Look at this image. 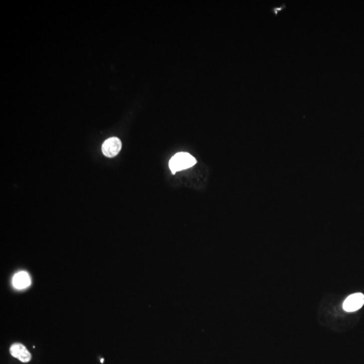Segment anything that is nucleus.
I'll return each mask as SVG.
<instances>
[{
	"label": "nucleus",
	"instance_id": "nucleus-6",
	"mask_svg": "<svg viewBox=\"0 0 364 364\" xmlns=\"http://www.w3.org/2000/svg\"><path fill=\"white\" fill-rule=\"evenodd\" d=\"M286 4H285V3H283V4H281L280 6L273 7V8L271 9V10L273 11V14H275L276 16H277L278 14H279L281 11L284 10V9L286 8Z\"/></svg>",
	"mask_w": 364,
	"mask_h": 364
},
{
	"label": "nucleus",
	"instance_id": "nucleus-4",
	"mask_svg": "<svg viewBox=\"0 0 364 364\" xmlns=\"http://www.w3.org/2000/svg\"><path fill=\"white\" fill-rule=\"evenodd\" d=\"M9 352L13 357L16 358L23 363H27L31 360V354L28 352L26 347L23 346L22 344H13L11 346Z\"/></svg>",
	"mask_w": 364,
	"mask_h": 364
},
{
	"label": "nucleus",
	"instance_id": "nucleus-5",
	"mask_svg": "<svg viewBox=\"0 0 364 364\" xmlns=\"http://www.w3.org/2000/svg\"><path fill=\"white\" fill-rule=\"evenodd\" d=\"M30 285V278L25 271L16 273L13 278V285L18 289H25Z\"/></svg>",
	"mask_w": 364,
	"mask_h": 364
},
{
	"label": "nucleus",
	"instance_id": "nucleus-1",
	"mask_svg": "<svg viewBox=\"0 0 364 364\" xmlns=\"http://www.w3.org/2000/svg\"><path fill=\"white\" fill-rule=\"evenodd\" d=\"M197 163L196 159L187 153H178L174 155L169 163L172 174L187 170L194 166Z\"/></svg>",
	"mask_w": 364,
	"mask_h": 364
},
{
	"label": "nucleus",
	"instance_id": "nucleus-3",
	"mask_svg": "<svg viewBox=\"0 0 364 364\" xmlns=\"http://www.w3.org/2000/svg\"><path fill=\"white\" fill-rule=\"evenodd\" d=\"M122 149V142L118 138L112 137L106 140L102 145L103 155L107 157H116Z\"/></svg>",
	"mask_w": 364,
	"mask_h": 364
},
{
	"label": "nucleus",
	"instance_id": "nucleus-2",
	"mask_svg": "<svg viewBox=\"0 0 364 364\" xmlns=\"http://www.w3.org/2000/svg\"><path fill=\"white\" fill-rule=\"evenodd\" d=\"M364 304V295L362 293H357L348 296L344 303V310L348 312L357 311L362 308Z\"/></svg>",
	"mask_w": 364,
	"mask_h": 364
},
{
	"label": "nucleus",
	"instance_id": "nucleus-7",
	"mask_svg": "<svg viewBox=\"0 0 364 364\" xmlns=\"http://www.w3.org/2000/svg\"><path fill=\"white\" fill-rule=\"evenodd\" d=\"M103 361H104V360H103V359L101 360V363H103Z\"/></svg>",
	"mask_w": 364,
	"mask_h": 364
}]
</instances>
